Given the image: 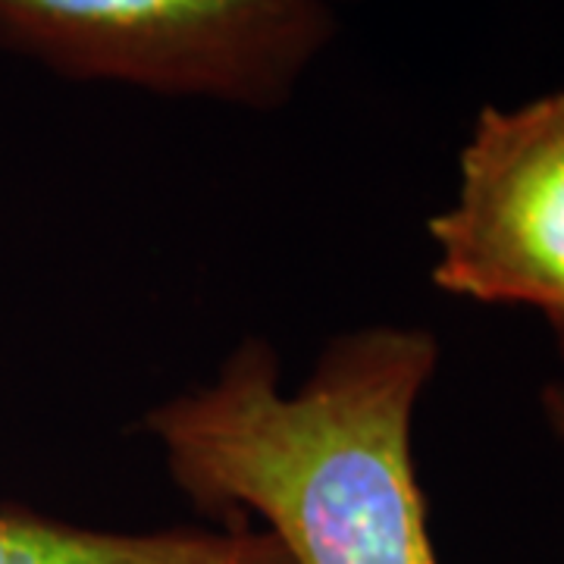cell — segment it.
I'll return each instance as SVG.
<instances>
[{"mask_svg": "<svg viewBox=\"0 0 564 564\" xmlns=\"http://www.w3.org/2000/svg\"><path fill=\"white\" fill-rule=\"evenodd\" d=\"M543 411L549 426L555 430V436L564 443V386H549V389H545Z\"/></svg>", "mask_w": 564, "mask_h": 564, "instance_id": "5b68a950", "label": "cell"}, {"mask_svg": "<svg viewBox=\"0 0 564 564\" xmlns=\"http://www.w3.org/2000/svg\"><path fill=\"white\" fill-rule=\"evenodd\" d=\"M436 367L430 329L380 323L333 336L285 392L280 355L248 336L141 430L188 502L258 518L292 564H440L411 445Z\"/></svg>", "mask_w": 564, "mask_h": 564, "instance_id": "6da1fadb", "label": "cell"}, {"mask_svg": "<svg viewBox=\"0 0 564 564\" xmlns=\"http://www.w3.org/2000/svg\"><path fill=\"white\" fill-rule=\"evenodd\" d=\"M326 0H0V47L73 82L276 110L336 39Z\"/></svg>", "mask_w": 564, "mask_h": 564, "instance_id": "7a4b0ae2", "label": "cell"}, {"mask_svg": "<svg viewBox=\"0 0 564 564\" xmlns=\"http://www.w3.org/2000/svg\"><path fill=\"white\" fill-rule=\"evenodd\" d=\"M0 564H292L280 543L248 521L166 530H95L0 508Z\"/></svg>", "mask_w": 564, "mask_h": 564, "instance_id": "277c9868", "label": "cell"}, {"mask_svg": "<svg viewBox=\"0 0 564 564\" xmlns=\"http://www.w3.org/2000/svg\"><path fill=\"white\" fill-rule=\"evenodd\" d=\"M430 239L448 295L564 314V88L477 113L455 202L430 220Z\"/></svg>", "mask_w": 564, "mask_h": 564, "instance_id": "3957f363", "label": "cell"}, {"mask_svg": "<svg viewBox=\"0 0 564 564\" xmlns=\"http://www.w3.org/2000/svg\"><path fill=\"white\" fill-rule=\"evenodd\" d=\"M326 3H329V7H333V0H326Z\"/></svg>", "mask_w": 564, "mask_h": 564, "instance_id": "52a82bcc", "label": "cell"}, {"mask_svg": "<svg viewBox=\"0 0 564 564\" xmlns=\"http://www.w3.org/2000/svg\"><path fill=\"white\" fill-rule=\"evenodd\" d=\"M549 326H552V333H555V343H558V351H562V358H564V314L552 317Z\"/></svg>", "mask_w": 564, "mask_h": 564, "instance_id": "8992f818", "label": "cell"}]
</instances>
